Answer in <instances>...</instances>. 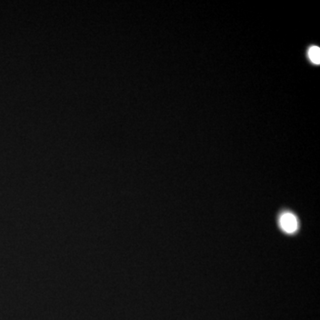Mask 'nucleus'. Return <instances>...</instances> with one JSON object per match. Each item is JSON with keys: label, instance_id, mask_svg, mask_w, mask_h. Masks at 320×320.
<instances>
[{"label": "nucleus", "instance_id": "2", "mask_svg": "<svg viewBox=\"0 0 320 320\" xmlns=\"http://www.w3.org/2000/svg\"><path fill=\"white\" fill-rule=\"evenodd\" d=\"M308 56L311 60V62L314 64H320V48L319 46L313 45L308 51Z\"/></svg>", "mask_w": 320, "mask_h": 320}, {"label": "nucleus", "instance_id": "1", "mask_svg": "<svg viewBox=\"0 0 320 320\" xmlns=\"http://www.w3.org/2000/svg\"><path fill=\"white\" fill-rule=\"evenodd\" d=\"M280 228L286 233H293L297 231V218L292 213L285 212L282 213L280 219Z\"/></svg>", "mask_w": 320, "mask_h": 320}]
</instances>
